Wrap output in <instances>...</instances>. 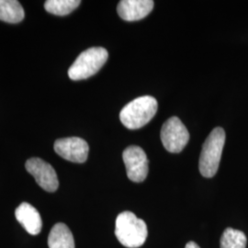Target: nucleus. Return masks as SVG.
Returning <instances> with one entry per match:
<instances>
[{
  "label": "nucleus",
  "mask_w": 248,
  "mask_h": 248,
  "mask_svg": "<svg viewBox=\"0 0 248 248\" xmlns=\"http://www.w3.org/2000/svg\"><path fill=\"white\" fill-rule=\"evenodd\" d=\"M24 10L17 0H0V20L18 23L24 18Z\"/></svg>",
  "instance_id": "12"
},
{
  "label": "nucleus",
  "mask_w": 248,
  "mask_h": 248,
  "mask_svg": "<svg viewBox=\"0 0 248 248\" xmlns=\"http://www.w3.org/2000/svg\"><path fill=\"white\" fill-rule=\"evenodd\" d=\"M161 141L164 147L170 153H180L189 140L186 126L177 117H171L161 129Z\"/></svg>",
  "instance_id": "5"
},
{
  "label": "nucleus",
  "mask_w": 248,
  "mask_h": 248,
  "mask_svg": "<svg viewBox=\"0 0 248 248\" xmlns=\"http://www.w3.org/2000/svg\"><path fill=\"white\" fill-rule=\"evenodd\" d=\"M108 53L102 47H92L80 53L73 62L68 76L72 80L87 79L97 74L108 60Z\"/></svg>",
  "instance_id": "4"
},
{
  "label": "nucleus",
  "mask_w": 248,
  "mask_h": 248,
  "mask_svg": "<svg viewBox=\"0 0 248 248\" xmlns=\"http://www.w3.org/2000/svg\"><path fill=\"white\" fill-rule=\"evenodd\" d=\"M154 5L152 0H122L117 7V12L124 20L135 21L150 14Z\"/></svg>",
  "instance_id": "9"
},
{
  "label": "nucleus",
  "mask_w": 248,
  "mask_h": 248,
  "mask_svg": "<svg viewBox=\"0 0 248 248\" xmlns=\"http://www.w3.org/2000/svg\"><path fill=\"white\" fill-rule=\"evenodd\" d=\"M157 106V101L154 97L143 96L135 98L122 109L120 113L121 122L127 129H140L155 117Z\"/></svg>",
  "instance_id": "2"
},
{
  "label": "nucleus",
  "mask_w": 248,
  "mask_h": 248,
  "mask_svg": "<svg viewBox=\"0 0 248 248\" xmlns=\"http://www.w3.org/2000/svg\"><path fill=\"white\" fill-rule=\"evenodd\" d=\"M49 248H75V240L70 229L64 223L53 225L48 237Z\"/></svg>",
  "instance_id": "11"
},
{
  "label": "nucleus",
  "mask_w": 248,
  "mask_h": 248,
  "mask_svg": "<svg viewBox=\"0 0 248 248\" xmlns=\"http://www.w3.org/2000/svg\"><path fill=\"white\" fill-rule=\"evenodd\" d=\"M25 168L35 178L37 184L46 191L54 192L58 188L59 181L56 172L47 162L38 157H33L27 161Z\"/></svg>",
  "instance_id": "7"
},
{
  "label": "nucleus",
  "mask_w": 248,
  "mask_h": 248,
  "mask_svg": "<svg viewBox=\"0 0 248 248\" xmlns=\"http://www.w3.org/2000/svg\"><path fill=\"white\" fill-rule=\"evenodd\" d=\"M247 236L239 230L227 228L221 237V248H246Z\"/></svg>",
  "instance_id": "14"
},
{
  "label": "nucleus",
  "mask_w": 248,
  "mask_h": 248,
  "mask_svg": "<svg viewBox=\"0 0 248 248\" xmlns=\"http://www.w3.org/2000/svg\"><path fill=\"white\" fill-rule=\"evenodd\" d=\"M115 235L125 248H138L145 243L148 231L142 219L131 212H124L116 219Z\"/></svg>",
  "instance_id": "1"
},
{
  "label": "nucleus",
  "mask_w": 248,
  "mask_h": 248,
  "mask_svg": "<svg viewBox=\"0 0 248 248\" xmlns=\"http://www.w3.org/2000/svg\"><path fill=\"white\" fill-rule=\"evenodd\" d=\"M201 248L197 244H196L195 242H188L187 244L186 245V248Z\"/></svg>",
  "instance_id": "15"
},
{
  "label": "nucleus",
  "mask_w": 248,
  "mask_h": 248,
  "mask_svg": "<svg viewBox=\"0 0 248 248\" xmlns=\"http://www.w3.org/2000/svg\"><path fill=\"white\" fill-rule=\"evenodd\" d=\"M15 216L30 234L37 235L41 232L43 228L42 217L32 205L27 202L20 204L15 211Z\"/></svg>",
  "instance_id": "10"
},
{
  "label": "nucleus",
  "mask_w": 248,
  "mask_h": 248,
  "mask_svg": "<svg viewBox=\"0 0 248 248\" xmlns=\"http://www.w3.org/2000/svg\"><path fill=\"white\" fill-rule=\"evenodd\" d=\"M79 0H47L45 9L47 12L56 16H65L70 14L80 5Z\"/></svg>",
  "instance_id": "13"
},
{
  "label": "nucleus",
  "mask_w": 248,
  "mask_h": 248,
  "mask_svg": "<svg viewBox=\"0 0 248 248\" xmlns=\"http://www.w3.org/2000/svg\"><path fill=\"white\" fill-rule=\"evenodd\" d=\"M53 148L58 155L73 163L82 164L89 156V144L79 137L58 139L54 142Z\"/></svg>",
  "instance_id": "8"
},
{
  "label": "nucleus",
  "mask_w": 248,
  "mask_h": 248,
  "mask_svg": "<svg viewBox=\"0 0 248 248\" xmlns=\"http://www.w3.org/2000/svg\"><path fill=\"white\" fill-rule=\"evenodd\" d=\"M127 176L130 180L136 183L142 182L148 175V158L141 147L131 145L123 154Z\"/></svg>",
  "instance_id": "6"
},
{
  "label": "nucleus",
  "mask_w": 248,
  "mask_h": 248,
  "mask_svg": "<svg viewBox=\"0 0 248 248\" xmlns=\"http://www.w3.org/2000/svg\"><path fill=\"white\" fill-rule=\"evenodd\" d=\"M225 142V132L221 127L213 129L202 146L199 161V169L204 177L216 175L222 158V149Z\"/></svg>",
  "instance_id": "3"
}]
</instances>
